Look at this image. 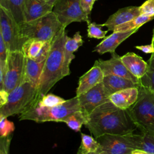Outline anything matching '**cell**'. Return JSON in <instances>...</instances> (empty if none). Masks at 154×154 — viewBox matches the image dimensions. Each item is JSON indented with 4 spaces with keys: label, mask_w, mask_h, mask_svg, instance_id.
I'll return each instance as SVG.
<instances>
[{
    "label": "cell",
    "mask_w": 154,
    "mask_h": 154,
    "mask_svg": "<svg viewBox=\"0 0 154 154\" xmlns=\"http://www.w3.org/2000/svg\"><path fill=\"white\" fill-rule=\"evenodd\" d=\"M84 125L95 138L105 134L127 135L137 128L128 110L117 107L110 101L99 106L89 114Z\"/></svg>",
    "instance_id": "1"
},
{
    "label": "cell",
    "mask_w": 154,
    "mask_h": 154,
    "mask_svg": "<svg viewBox=\"0 0 154 154\" xmlns=\"http://www.w3.org/2000/svg\"><path fill=\"white\" fill-rule=\"evenodd\" d=\"M67 37L66 27L62 26L51 41V49L46 60L37 87V96L34 105L37 104L43 96L48 94L57 82L64 78L63 69L64 46Z\"/></svg>",
    "instance_id": "2"
},
{
    "label": "cell",
    "mask_w": 154,
    "mask_h": 154,
    "mask_svg": "<svg viewBox=\"0 0 154 154\" xmlns=\"http://www.w3.org/2000/svg\"><path fill=\"white\" fill-rule=\"evenodd\" d=\"M80 111L78 96L66 100L63 103L53 107H46L37 104L19 116V120H29L37 123L62 121L69 115Z\"/></svg>",
    "instance_id": "3"
},
{
    "label": "cell",
    "mask_w": 154,
    "mask_h": 154,
    "mask_svg": "<svg viewBox=\"0 0 154 154\" xmlns=\"http://www.w3.org/2000/svg\"><path fill=\"white\" fill-rule=\"evenodd\" d=\"M135 103L127 110L141 133L154 134V93L140 85Z\"/></svg>",
    "instance_id": "4"
},
{
    "label": "cell",
    "mask_w": 154,
    "mask_h": 154,
    "mask_svg": "<svg viewBox=\"0 0 154 154\" xmlns=\"http://www.w3.org/2000/svg\"><path fill=\"white\" fill-rule=\"evenodd\" d=\"M38 89L28 82H23L11 91L7 102L0 107V116L8 117L22 114L34 106Z\"/></svg>",
    "instance_id": "5"
},
{
    "label": "cell",
    "mask_w": 154,
    "mask_h": 154,
    "mask_svg": "<svg viewBox=\"0 0 154 154\" xmlns=\"http://www.w3.org/2000/svg\"><path fill=\"white\" fill-rule=\"evenodd\" d=\"M19 26L21 36L25 42L30 38L47 42L51 41L63 26L51 11L34 20L23 22Z\"/></svg>",
    "instance_id": "6"
},
{
    "label": "cell",
    "mask_w": 154,
    "mask_h": 154,
    "mask_svg": "<svg viewBox=\"0 0 154 154\" xmlns=\"http://www.w3.org/2000/svg\"><path fill=\"white\" fill-rule=\"evenodd\" d=\"M0 35L8 52H22L25 40L21 36L20 26L11 13L2 6H0Z\"/></svg>",
    "instance_id": "7"
},
{
    "label": "cell",
    "mask_w": 154,
    "mask_h": 154,
    "mask_svg": "<svg viewBox=\"0 0 154 154\" xmlns=\"http://www.w3.org/2000/svg\"><path fill=\"white\" fill-rule=\"evenodd\" d=\"M25 60V57L22 51L8 52L6 72L1 90L10 93L24 82Z\"/></svg>",
    "instance_id": "8"
},
{
    "label": "cell",
    "mask_w": 154,
    "mask_h": 154,
    "mask_svg": "<svg viewBox=\"0 0 154 154\" xmlns=\"http://www.w3.org/2000/svg\"><path fill=\"white\" fill-rule=\"evenodd\" d=\"M100 149L105 154H131L137 149L135 134H105L96 138Z\"/></svg>",
    "instance_id": "9"
},
{
    "label": "cell",
    "mask_w": 154,
    "mask_h": 154,
    "mask_svg": "<svg viewBox=\"0 0 154 154\" xmlns=\"http://www.w3.org/2000/svg\"><path fill=\"white\" fill-rule=\"evenodd\" d=\"M52 11L66 28L73 22H90L88 16L82 8L81 0H57Z\"/></svg>",
    "instance_id": "10"
},
{
    "label": "cell",
    "mask_w": 154,
    "mask_h": 154,
    "mask_svg": "<svg viewBox=\"0 0 154 154\" xmlns=\"http://www.w3.org/2000/svg\"><path fill=\"white\" fill-rule=\"evenodd\" d=\"M109 95L102 82L99 83L88 91L78 96L80 111L87 117L97 107L109 101Z\"/></svg>",
    "instance_id": "11"
},
{
    "label": "cell",
    "mask_w": 154,
    "mask_h": 154,
    "mask_svg": "<svg viewBox=\"0 0 154 154\" xmlns=\"http://www.w3.org/2000/svg\"><path fill=\"white\" fill-rule=\"evenodd\" d=\"M94 64L102 69L104 76L109 75H116L129 79L135 83L140 84V79L129 72L122 63L120 57L116 52L111 54V58L110 59L108 60L99 59L95 61Z\"/></svg>",
    "instance_id": "12"
},
{
    "label": "cell",
    "mask_w": 154,
    "mask_h": 154,
    "mask_svg": "<svg viewBox=\"0 0 154 154\" xmlns=\"http://www.w3.org/2000/svg\"><path fill=\"white\" fill-rule=\"evenodd\" d=\"M54 6L50 0H25L23 8L24 22L34 20L52 11Z\"/></svg>",
    "instance_id": "13"
},
{
    "label": "cell",
    "mask_w": 154,
    "mask_h": 154,
    "mask_svg": "<svg viewBox=\"0 0 154 154\" xmlns=\"http://www.w3.org/2000/svg\"><path fill=\"white\" fill-rule=\"evenodd\" d=\"M138 29H135L131 31L124 32H113L109 36L105 37L94 49L93 51L102 55L106 52L112 54L115 52L116 48L124 40L130 37L138 31Z\"/></svg>",
    "instance_id": "14"
},
{
    "label": "cell",
    "mask_w": 154,
    "mask_h": 154,
    "mask_svg": "<svg viewBox=\"0 0 154 154\" xmlns=\"http://www.w3.org/2000/svg\"><path fill=\"white\" fill-rule=\"evenodd\" d=\"M103 78L104 75L102 69L94 64L89 70L79 78L76 96H78L101 83Z\"/></svg>",
    "instance_id": "15"
},
{
    "label": "cell",
    "mask_w": 154,
    "mask_h": 154,
    "mask_svg": "<svg viewBox=\"0 0 154 154\" xmlns=\"http://www.w3.org/2000/svg\"><path fill=\"white\" fill-rule=\"evenodd\" d=\"M140 14V7L130 6L125 7L119 9L117 12L110 16L102 25L107 27L108 31H113L116 26L128 22Z\"/></svg>",
    "instance_id": "16"
},
{
    "label": "cell",
    "mask_w": 154,
    "mask_h": 154,
    "mask_svg": "<svg viewBox=\"0 0 154 154\" xmlns=\"http://www.w3.org/2000/svg\"><path fill=\"white\" fill-rule=\"evenodd\" d=\"M138 87L127 88L115 92L109 95V101L119 108L128 109L135 103L138 99Z\"/></svg>",
    "instance_id": "17"
},
{
    "label": "cell",
    "mask_w": 154,
    "mask_h": 154,
    "mask_svg": "<svg viewBox=\"0 0 154 154\" xmlns=\"http://www.w3.org/2000/svg\"><path fill=\"white\" fill-rule=\"evenodd\" d=\"M84 41L79 31L76 32L72 37H67L64 46V56L63 69V76L70 75V64L75 58L74 52L83 45Z\"/></svg>",
    "instance_id": "18"
},
{
    "label": "cell",
    "mask_w": 154,
    "mask_h": 154,
    "mask_svg": "<svg viewBox=\"0 0 154 154\" xmlns=\"http://www.w3.org/2000/svg\"><path fill=\"white\" fill-rule=\"evenodd\" d=\"M121 60L129 72L135 77L140 79L145 74L147 63L142 57L134 52H128L120 57Z\"/></svg>",
    "instance_id": "19"
},
{
    "label": "cell",
    "mask_w": 154,
    "mask_h": 154,
    "mask_svg": "<svg viewBox=\"0 0 154 154\" xmlns=\"http://www.w3.org/2000/svg\"><path fill=\"white\" fill-rule=\"evenodd\" d=\"M45 61L37 62L25 57L24 82H28L38 87Z\"/></svg>",
    "instance_id": "20"
},
{
    "label": "cell",
    "mask_w": 154,
    "mask_h": 154,
    "mask_svg": "<svg viewBox=\"0 0 154 154\" xmlns=\"http://www.w3.org/2000/svg\"><path fill=\"white\" fill-rule=\"evenodd\" d=\"M102 84L110 95L125 88L140 86V84L135 83L129 79L112 75L104 76Z\"/></svg>",
    "instance_id": "21"
},
{
    "label": "cell",
    "mask_w": 154,
    "mask_h": 154,
    "mask_svg": "<svg viewBox=\"0 0 154 154\" xmlns=\"http://www.w3.org/2000/svg\"><path fill=\"white\" fill-rule=\"evenodd\" d=\"M25 0H0V6L10 11L20 26L24 22L23 8Z\"/></svg>",
    "instance_id": "22"
},
{
    "label": "cell",
    "mask_w": 154,
    "mask_h": 154,
    "mask_svg": "<svg viewBox=\"0 0 154 154\" xmlns=\"http://www.w3.org/2000/svg\"><path fill=\"white\" fill-rule=\"evenodd\" d=\"M153 19L154 16H146L140 14V16L128 22L116 26L113 32H124L131 31L135 29H139V28L143 25L153 20Z\"/></svg>",
    "instance_id": "23"
},
{
    "label": "cell",
    "mask_w": 154,
    "mask_h": 154,
    "mask_svg": "<svg viewBox=\"0 0 154 154\" xmlns=\"http://www.w3.org/2000/svg\"><path fill=\"white\" fill-rule=\"evenodd\" d=\"M46 42L35 38L27 40L23 45L22 52L26 57L34 60Z\"/></svg>",
    "instance_id": "24"
},
{
    "label": "cell",
    "mask_w": 154,
    "mask_h": 154,
    "mask_svg": "<svg viewBox=\"0 0 154 154\" xmlns=\"http://www.w3.org/2000/svg\"><path fill=\"white\" fill-rule=\"evenodd\" d=\"M147 63V70L140 79V84L154 93V53L152 54Z\"/></svg>",
    "instance_id": "25"
},
{
    "label": "cell",
    "mask_w": 154,
    "mask_h": 154,
    "mask_svg": "<svg viewBox=\"0 0 154 154\" xmlns=\"http://www.w3.org/2000/svg\"><path fill=\"white\" fill-rule=\"evenodd\" d=\"M81 142L76 154H88L91 152H96L99 149L100 145L96 139L83 133H81Z\"/></svg>",
    "instance_id": "26"
},
{
    "label": "cell",
    "mask_w": 154,
    "mask_h": 154,
    "mask_svg": "<svg viewBox=\"0 0 154 154\" xmlns=\"http://www.w3.org/2000/svg\"><path fill=\"white\" fill-rule=\"evenodd\" d=\"M137 149L154 154V134L141 133L135 134Z\"/></svg>",
    "instance_id": "27"
},
{
    "label": "cell",
    "mask_w": 154,
    "mask_h": 154,
    "mask_svg": "<svg viewBox=\"0 0 154 154\" xmlns=\"http://www.w3.org/2000/svg\"><path fill=\"white\" fill-rule=\"evenodd\" d=\"M87 117L81 111H76L64 119L62 122L65 123L67 126L75 132H79L82 125H85Z\"/></svg>",
    "instance_id": "28"
},
{
    "label": "cell",
    "mask_w": 154,
    "mask_h": 154,
    "mask_svg": "<svg viewBox=\"0 0 154 154\" xmlns=\"http://www.w3.org/2000/svg\"><path fill=\"white\" fill-rule=\"evenodd\" d=\"M66 100L54 94H46L43 96L38 102L37 104L46 107H53L61 105L65 102ZM37 105V104H36Z\"/></svg>",
    "instance_id": "29"
},
{
    "label": "cell",
    "mask_w": 154,
    "mask_h": 154,
    "mask_svg": "<svg viewBox=\"0 0 154 154\" xmlns=\"http://www.w3.org/2000/svg\"><path fill=\"white\" fill-rule=\"evenodd\" d=\"M87 35L89 38H94L97 39H101L105 37L107 31H103L102 28L103 27L102 24L99 25L95 22H88Z\"/></svg>",
    "instance_id": "30"
},
{
    "label": "cell",
    "mask_w": 154,
    "mask_h": 154,
    "mask_svg": "<svg viewBox=\"0 0 154 154\" xmlns=\"http://www.w3.org/2000/svg\"><path fill=\"white\" fill-rule=\"evenodd\" d=\"M15 126L13 122L7 119V117L0 116V137H7L13 132Z\"/></svg>",
    "instance_id": "31"
},
{
    "label": "cell",
    "mask_w": 154,
    "mask_h": 154,
    "mask_svg": "<svg viewBox=\"0 0 154 154\" xmlns=\"http://www.w3.org/2000/svg\"><path fill=\"white\" fill-rule=\"evenodd\" d=\"M140 14L146 16H154V0H146L140 6Z\"/></svg>",
    "instance_id": "32"
},
{
    "label": "cell",
    "mask_w": 154,
    "mask_h": 154,
    "mask_svg": "<svg viewBox=\"0 0 154 154\" xmlns=\"http://www.w3.org/2000/svg\"><path fill=\"white\" fill-rule=\"evenodd\" d=\"M12 134L5 137H1L0 140V154H8Z\"/></svg>",
    "instance_id": "33"
},
{
    "label": "cell",
    "mask_w": 154,
    "mask_h": 154,
    "mask_svg": "<svg viewBox=\"0 0 154 154\" xmlns=\"http://www.w3.org/2000/svg\"><path fill=\"white\" fill-rule=\"evenodd\" d=\"M96 0H81V5L84 13L89 16Z\"/></svg>",
    "instance_id": "34"
},
{
    "label": "cell",
    "mask_w": 154,
    "mask_h": 154,
    "mask_svg": "<svg viewBox=\"0 0 154 154\" xmlns=\"http://www.w3.org/2000/svg\"><path fill=\"white\" fill-rule=\"evenodd\" d=\"M135 48L141 51L146 54H153L154 53V46L151 43L150 45H141V46H136Z\"/></svg>",
    "instance_id": "35"
},
{
    "label": "cell",
    "mask_w": 154,
    "mask_h": 154,
    "mask_svg": "<svg viewBox=\"0 0 154 154\" xmlns=\"http://www.w3.org/2000/svg\"><path fill=\"white\" fill-rule=\"evenodd\" d=\"M9 93L4 90H0V107L3 106L7 101Z\"/></svg>",
    "instance_id": "36"
},
{
    "label": "cell",
    "mask_w": 154,
    "mask_h": 154,
    "mask_svg": "<svg viewBox=\"0 0 154 154\" xmlns=\"http://www.w3.org/2000/svg\"><path fill=\"white\" fill-rule=\"evenodd\" d=\"M131 154H152L150 153H149L147 152H146L144 150H140V149H135L134 150H133Z\"/></svg>",
    "instance_id": "37"
},
{
    "label": "cell",
    "mask_w": 154,
    "mask_h": 154,
    "mask_svg": "<svg viewBox=\"0 0 154 154\" xmlns=\"http://www.w3.org/2000/svg\"><path fill=\"white\" fill-rule=\"evenodd\" d=\"M88 154H105L103 152H102L100 149V148H99V149L97 150V151H96V152H91V153H89Z\"/></svg>",
    "instance_id": "38"
},
{
    "label": "cell",
    "mask_w": 154,
    "mask_h": 154,
    "mask_svg": "<svg viewBox=\"0 0 154 154\" xmlns=\"http://www.w3.org/2000/svg\"><path fill=\"white\" fill-rule=\"evenodd\" d=\"M152 43L153 44V46H154V27L152 31Z\"/></svg>",
    "instance_id": "39"
},
{
    "label": "cell",
    "mask_w": 154,
    "mask_h": 154,
    "mask_svg": "<svg viewBox=\"0 0 154 154\" xmlns=\"http://www.w3.org/2000/svg\"><path fill=\"white\" fill-rule=\"evenodd\" d=\"M57 0H50V1L54 5L55 4V3L56 2V1H57Z\"/></svg>",
    "instance_id": "40"
}]
</instances>
